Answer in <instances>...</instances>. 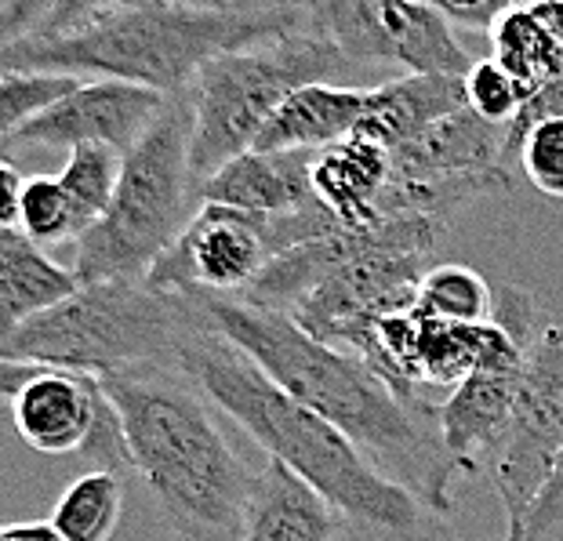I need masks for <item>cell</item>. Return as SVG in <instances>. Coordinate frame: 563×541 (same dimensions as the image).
<instances>
[{
	"label": "cell",
	"instance_id": "obj_1",
	"mask_svg": "<svg viewBox=\"0 0 563 541\" xmlns=\"http://www.w3.org/2000/svg\"><path fill=\"white\" fill-rule=\"evenodd\" d=\"M175 367L241 426L266 459L302 476L342 516L353 541H462L448 516L393 484L350 437L287 396L255 360L211 328L208 317L178 349Z\"/></svg>",
	"mask_w": 563,
	"mask_h": 541
},
{
	"label": "cell",
	"instance_id": "obj_2",
	"mask_svg": "<svg viewBox=\"0 0 563 541\" xmlns=\"http://www.w3.org/2000/svg\"><path fill=\"white\" fill-rule=\"evenodd\" d=\"M197 302L211 328L255 360L287 396L350 437L393 484L451 516V487L462 468L443 448L437 404L400 400L361 356L313 339L287 312L247 306L241 298Z\"/></svg>",
	"mask_w": 563,
	"mask_h": 541
},
{
	"label": "cell",
	"instance_id": "obj_3",
	"mask_svg": "<svg viewBox=\"0 0 563 541\" xmlns=\"http://www.w3.org/2000/svg\"><path fill=\"white\" fill-rule=\"evenodd\" d=\"M131 473L142 479L175 541H241L255 473L219 422V407L183 371L106 375Z\"/></svg>",
	"mask_w": 563,
	"mask_h": 541
},
{
	"label": "cell",
	"instance_id": "obj_4",
	"mask_svg": "<svg viewBox=\"0 0 563 541\" xmlns=\"http://www.w3.org/2000/svg\"><path fill=\"white\" fill-rule=\"evenodd\" d=\"M302 11H211L124 0L58 33L0 44V74H66L183 95L211 58L306 26Z\"/></svg>",
	"mask_w": 563,
	"mask_h": 541
},
{
	"label": "cell",
	"instance_id": "obj_5",
	"mask_svg": "<svg viewBox=\"0 0 563 541\" xmlns=\"http://www.w3.org/2000/svg\"><path fill=\"white\" fill-rule=\"evenodd\" d=\"M203 320L194 295L146 284H80L58 306L0 339V356L106 378L139 367H175L178 349ZM178 371V367H175Z\"/></svg>",
	"mask_w": 563,
	"mask_h": 541
},
{
	"label": "cell",
	"instance_id": "obj_6",
	"mask_svg": "<svg viewBox=\"0 0 563 541\" xmlns=\"http://www.w3.org/2000/svg\"><path fill=\"white\" fill-rule=\"evenodd\" d=\"M194 110L186 91L172 95L164 113L124 153L113 200L95 225L80 233L74 273L80 284L131 280L142 284L157 258L175 244L200 208L189 167Z\"/></svg>",
	"mask_w": 563,
	"mask_h": 541
},
{
	"label": "cell",
	"instance_id": "obj_7",
	"mask_svg": "<svg viewBox=\"0 0 563 541\" xmlns=\"http://www.w3.org/2000/svg\"><path fill=\"white\" fill-rule=\"evenodd\" d=\"M350 69L342 52L309 26L280 37L236 47L194 77L186 88L194 110V139H189V167L197 186L222 164L255 146L258 131L277 113V106L306 84L331 80Z\"/></svg>",
	"mask_w": 563,
	"mask_h": 541
},
{
	"label": "cell",
	"instance_id": "obj_8",
	"mask_svg": "<svg viewBox=\"0 0 563 541\" xmlns=\"http://www.w3.org/2000/svg\"><path fill=\"white\" fill-rule=\"evenodd\" d=\"M563 451V317L542 320L527 345L517 400L506 432L487 454L481 476L506 509V531L523 523Z\"/></svg>",
	"mask_w": 563,
	"mask_h": 541
},
{
	"label": "cell",
	"instance_id": "obj_9",
	"mask_svg": "<svg viewBox=\"0 0 563 541\" xmlns=\"http://www.w3.org/2000/svg\"><path fill=\"white\" fill-rule=\"evenodd\" d=\"M309 26L350 66L465 77L473 69L451 22L429 0H313Z\"/></svg>",
	"mask_w": 563,
	"mask_h": 541
},
{
	"label": "cell",
	"instance_id": "obj_10",
	"mask_svg": "<svg viewBox=\"0 0 563 541\" xmlns=\"http://www.w3.org/2000/svg\"><path fill=\"white\" fill-rule=\"evenodd\" d=\"M273 258L262 214L200 203L142 284L194 298H236Z\"/></svg>",
	"mask_w": 563,
	"mask_h": 541
},
{
	"label": "cell",
	"instance_id": "obj_11",
	"mask_svg": "<svg viewBox=\"0 0 563 541\" xmlns=\"http://www.w3.org/2000/svg\"><path fill=\"white\" fill-rule=\"evenodd\" d=\"M167 99L172 95L142 88V84L80 80L74 91H66L63 99L4 139V146H110L117 153H128L164 113Z\"/></svg>",
	"mask_w": 563,
	"mask_h": 541
},
{
	"label": "cell",
	"instance_id": "obj_12",
	"mask_svg": "<svg viewBox=\"0 0 563 541\" xmlns=\"http://www.w3.org/2000/svg\"><path fill=\"white\" fill-rule=\"evenodd\" d=\"M527 345L531 342H520L517 334L498 323L481 364L451 389L448 400L437 404L443 448L451 451V459L459 462L462 473L481 476L487 454L495 451L498 437L506 432Z\"/></svg>",
	"mask_w": 563,
	"mask_h": 541
},
{
	"label": "cell",
	"instance_id": "obj_13",
	"mask_svg": "<svg viewBox=\"0 0 563 541\" xmlns=\"http://www.w3.org/2000/svg\"><path fill=\"white\" fill-rule=\"evenodd\" d=\"M506 128L476 117L470 106L437 120L422 135L389 153V178L397 183H451V178L509 175L501 167ZM512 178V175H509Z\"/></svg>",
	"mask_w": 563,
	"mask_h": 541
},
{
	"label": "cell",
	"instance_id": "obj_14",
	"mask_svg": "<svg viewBox=\"0 0 563 541\" xmlns=\"http://www.w3.org/2000/svg\"><path fill=\"white\" fill-rule=\"evenodd\" d=\"M313 161L317 153H266L247 150L222 164L211 178L197 186L200 203H222V208L262 214H295L306 208H317L313 189Z\"/></svg>",
	"mask_w": 563,
	"mask_h": 541
},
{
	"label": "cell",
	"instance_id": "obj_15",
	"mask_svg": "<svg viewBox=\"0 0 563 541\" xmlns=\"http://www.w3.org/2000/svg\"><path fill=\"white\" fill-rule=\"evenodd\" d=\"M459 110H465V77L400 74L364 91V113L350 139L393 153Z\"/></svg>",
	"mask_w": 563,
	"mask_h": 541
},
{
	"label": "cell",
	"instance_id": "obj_16",
	"mask_svg": "<svg viewBox=\"0 0 563 541\" xmlns=\"http://www.w3.org/2000/svg\"><path fill=\"white\" fill-rule=\"evenodd\" d=\"M345 520L277 459L255 468L241 541H342Z\"/></svg>",
	"mask_w": 563,
	"mask_h": 541
},
{
	"label": "cell",
	"instance_id": "obj_17",
	"mask_svg": "<svg viewBox=\"0 0 563 541\" xmlns=\"http://www.w3.org/2000/svg\"><path fill=\"white\" fill-rule=\"evenodd\" d=\"M364 91L367 88H353V84H306L277 106L251 150L320 153L334 142H345L364 113Z\"/></svg>",
	"mask_w": 563,
	"mask_h": 541
},
{
	"label": "cell",
	"instance_id": "obj_18",
	"mask_svg": "<svg viewBox=\"0 0 563 541\" xmlns=\"http://www.w3.org/2000/svg\"><path fill=\"white\" fill-rule=\"evenodd\" d=\"M389 153L367 146L361 139H345L320 150L313 161L317 200L345 230L378 222V200L389 186Z\"/></svg>",
	"mask_w": 563,
	"mask_h": 541
},
{
	"label": "cell",
	"instance_id": "obj_19",
	"mask_svg": "<svg viewBox=\"0 0 563 541\" xmlns=\"http://www.w3.org/2000/svg\"><path fill=\"white\" fill-rule=\"evenodd\" d=\"M80 287L77 273L58 266L22 230H0V339L37 312L58 306Z\"/></svg>",
	"mask_w": 563,
	"mask_h": 541
},
{
	"label": "cell",
	"instance_id": "obj_20",
	"mask_svg": "<svg viewBox=\"0 0 563 541\" xmlns=\"http://www.w3.org/2000/svg\"><path fill=\"white\" fill-rule=\"evenodd\" d=\"M487 33L490 58L501 69H509L523 95L563 74V44L553 33H545V26L527 8H506Z\"/></svg>",
	"mask_w": 563,
	"mask_h": 541
},
{
	"label": "cell",
	"instance_id": "obj_21",
	"mask_svg": "<svg viewBox=\"0 0 563 541\" xmlns=\"http://www.w3.org/2000/svg\"><path fill=\"white\" fill-rule=\"evenodd\" d=\"M124 484L110 468H91L77 476L55 501L47 523L63 541H110L121 527Z\"/></svg>",
	"mask_w": 563,
	"mask_h": 541
},
{
	"label": "cell",
	"instance_id": "obj_22",
	"mask_svg": "<svg viewBox=\"0 0 563 541\" xmlns=\"http://www.w3.org/2000/svg\"><path fill=\"white\" fill-rule=\"evenodd\" d=\"M415 306L448 323H484L495 309V287L470 266H433L418 284Z\"/></svg>",
	"mask_w": 563,
	"mask_h": 541
},
{
	"label": "cell",
	"instance_id": "obj_23",
	"mask_svg": "<svg viewBox=\"0 0 563 541\" xmlns=\"http://www.w3.org/2000/svg\"><path fill=\"white\" fill-rule=\"evenodd\" d=\"M124 153H117L110 146H77L69 150L66 167L58 172V183L74 200V208L80 214V225L88 230L106 214L113 200L117 178H121Z\"/></svg>",
	"mask_w": 563,
	"mask_h": 541
},
{
	"label": "cell",
	"instance_id": "obj_24",
	"mask_svg": "<svg viewBox=\"0 0 563 541\" xmlns=\"http://www.w3.org/2000/svg\"><path fill=\"white\" fill-rule=\"evenodd\" d=\"M19 230L37 244H66V240H80L84 225L74 208V200L58 183V175H37L26 178L22 189V208H19Z\"/></svg>",
	"mask_w": 563,
	"mask_h": 541
},
{
	"label": "cell",
	"instance_id": "obj_25",
	"mask_svg": "<svg viewBox=\"0 0 563 541\" xmlns=\"http://www.w3.org/2000/svg\"><path fill=\"white\" fill-rule=\"evenodd\" d=\"M80 77L66 74H0V142L15 135L66 91H74Z\"/></svg>",
	"mask_w": 563,
	"mask_h": 541
},
{
	"label": "cell",
	"instance_id": "obj_26",
	"mask_svg": "<svg viewBox=\"0 0 563 541\" xmlns=\"http://www.w3.org/2000/svg\"><path fill=\"white\" fill-rule=\"evenodd\" d=\"M523 102V88L512 80L509 69H501L495 58H484V63H473V69L465 74V106L490 120V124L506 128L512 117H517Z\"/></svg>",
	"mask_w": 563,
	"mask_h": 541
},
{
	"label": "cell",
	"instance_id": "obj_27",
	"mask_svg": "<svg viewBox=\"0 0 563 541\" xmlns=\"http://www.w3.org/2000/svg\"><path fill=\"white\" fill-rule=\"evenodd\" d=\"M517 172L538 194L563 200V120H545L523 139Z\"/></svg>",
	"mask_w": 563,
	"mask_h": 541
},
{
	"label": "cell",
	"instance_id": "obj_28",
	"mask_svg": "<svg viewBox=\"0 0 563 541\" xmlns=\"http://www.w3.org/2000/svg\"><path fill=\"white\" fill-rule=\"evenodd\" d=\"M545 120H563V74H556L553 80H545L542 88L527 91L517 117L506 124V146H501V167L509 175H517V164H520V150H523V139L531 135L538 124Z\"/></svg>",
	"mask_w": 563,
	"mask_h": 541
},
{
	"label": "cell",
	"instance_id": "obj_29",
	"mask_svg": "<svg viewBox=\"0 0 563 541\" xmlns=\"http://www.w3.org/2000/svg\"><path fill=\"white\" fill-rule=\"evenodd\" d=\"M501 541H563V451L556 459L553 476H549V484L531 505V512L523 516L520 527L506 531Z\"/></svg>",
	"mask_w": 563,
	"mask_h": 541
},
{
	"label": "cell",
	"instance_id": "obj_30",
	"mask_svg": "<svg viewBox=\"0 0 563 541\" xmlns=\"http://www.w3.org/2000/svg\"><path fill=\"white\" fill-rule=\"evenodd\" d=\"M58 0H0V44L26 37L52 15Z\"/></svg>",
	"mask_w": 563,
	"mask_h": 541
},
{
	"label": "cell",
	"instance_id": "obj_31",
	"mask_svg": "<svg viewBox=\"0 0 563 541\" xmlns=\"http://www.w3.org/2000/svg\"><path fill=\"white\" fill-rule=\"evenodd\" d=\"M448 22H459V26L470 30H490L495 19L501 15V0H429Z\"/></svg>",
	"mask_w": 563,
	"mask_h": 541
},
{
	"label": "cell",
	"instance_id": "obj_32",
	"mask_svg": "<svg viewBox=\"0 0 563 541\" xmlns=\"http://www.w3.org/2000/svg\"><path fill=\"white\" fill-rule=\"evenodd\" d=\"M22 189H26V178L19 167L0 161V230H19Z\"/></svg>",
	"mask_w": 563,
	"mask_h": 541
},
{
	"label": "cell",
	"instance_id": "obj_33",
	"mask_svg": "<svg viewBox=\"0 0 563 541\" xmlns=\"http://www.w3.org/2000/svg\"><path fill=\"white\" fill-rule=\"evenodd\" d=\"M41 364L33 360H11V356H0V404H11L15 393L26 386V382L37 375Z\"/></svg>",
	"mask_w": 563,
	"mask_h": 541
},
{
	"label": "cell",
	"instance_id": "obj_34",
	"mask_svg": "<svg viewBox=\"0 0 563 541\" xmlns=\"http://www.w3.org/2000/svg\"><path fill=\"white\" fill-rule=\"evenodd\" d=\"M0 541H63V538H58V531L47 520H30V523L0 527Z\"/></svg>",
	"mask_w": 563,
	"mask_h": 541
},
{
	"label": "cell",
	"instance_id": "obj_35",
	"mask_svg": "<svg viewBox=\"0 0 563 541\" xmlns=\"http://www.w3.org/2000/svg\"><path fill=\"white\" fill-rule=\"evenodd\" d=\"M527 11L542 22L545 33H553V37L563 44V0H531Z\"/></svg>",
	"mask_w": 563,
	"mask_h": 541
},
{
	"label": "cell",
	"instance_id": "obj_36",
	"mask_svg": "<svg viewBox=\"0 0 563 541\" xmlns=\"http://www.w3.org/2000/svg\"><path fill=\"white\" fill-rule=\"evenodd\" d=\"M531 0H501V8H527Z\"/></svg>",
	"mask_w": 563,
	"mask_h": 541
}]
</instances>
